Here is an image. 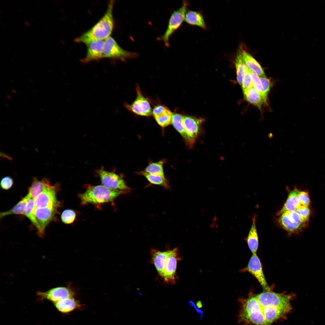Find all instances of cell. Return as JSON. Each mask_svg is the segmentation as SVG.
<instances>
[{"label":"cell","mask_w":325,"mask_h":325,"mask_svg":"<svg viewBox=\"0 0 325 325\" xmlns=\"http://www.w3.org/2000/svg\"><path fill=\"white\" fill-rule=\"evenodd\" d=\"M114 3V0L110 1L103 16L92 27L75 39L74 41L87 45L96 41L105 40L110 36L114 25L113 16Z\"/></svg>","instance_id":"obj_1"},{"label":"cell","mask_w":325,"mask_h":325,"mask_svg":"<svg viewBox=\"0 0 325 325\" xmlns=\"http://www.w3.org/2000/svg\"><path fill=\"white\" fill-rule=\"evenodd\" d=\"M240 308L238 315L239 323L245 324L266 325L264 315L256 295L252 294L246 299L238 300Z\"/></svg>","instance_id":"obj_2"},{"label":"cell","mask_w":325,"mask_h":325,"mask_svg":"<svg viewBox=\"0 0 325 325\" xmlns=\"http://www.w3.org/2000/svg\"><path fill=\"white\" fill-rule=\"evenodd\" d=\"M123 192L121 190L110 189L103 185L89 186L84 193L79 196L82 204H98L111 202Z\"/></svg>","instance_id":"obj_3"},{"label":"cell","mask_w":325,"mask_h":325,"mask_svg":"<svg viewBox=\"0 0 325 325\" xmlns=\"http://www.w3.org/2000/svg\"><path fill=\"white\" fill-rule=\"evenodd\" d=\"M295 296L294 294L279 293L271 290L264 291L256 295L261 307H275L286 310L289 313L292 309L290 301Z\"/></svg>","instance_id":"obj_4"},{"label":"cell","mask_w":325,"mask_h":325,"mask_svg":"<svg viewBox=\"0 0 325 325\" xmlns=\"http://www.w3.org/2000/svg\"><path fill=\"white\" fill-rule=\"evenodd\" d=\"M187 5V2L185 1L180 8L174 11L171 14L167 29L160 38L164 42L166 46H169V40L170 37L184 20Z\"/></svg>","instance_id":"obj_5"},{"label":"cell","mask_w":325,"mask_h":325,"mask_svg":"<svg viewBox=\"0 0 325 325\" xmlns=\"http://www.w3.org/2000/svg\"><path fill=\"white\" fill-rule=\"evenodd\" d=\"M138 56V54L136 53L127 51L122 48L111 36L104 40L103 58L123 60L127 58L136 57Z\"/></svg>","instance_id":"obj_6"},{"label":"cell","mask_w":325,"mask_h":325,"mask_svg":"<svg viewBox=\"0 0 325 325\" xmlns=\"http://www.w3.org/2000/svg\"><path fill=\"white\" fill-rule=\"evenodd\" d=\"M278 222L282 227L290 233L299 232L308 224L304 222L296 211H288L281 215Z\"/></svg>","instance_id":"obj_7"},{"label":"cell","mask_w":325,"mask_h":325,"mask_svg":"<svg viewBox=\"0 0 325 325\" xmlns=\"http://www.w3.org/2000/svg\"><path fill=\"white\" fill-rule=\"evenodd\" d=\"M56 195L55 186L50 184L46 187L34 199L35 208L49 207L57 209L60 204Z\"/></svg>","instance_id":"obj_8"},{"label":"cell","mask_w":325,"mask_h":325,"mask_svg":"<svg viewBox=\"0 0 325 325\" xmlns=\"http://www.w3.org/2000/svg\"><path fill=\"white\" fill-rule=\"evenodd\" d=\"M181 259L177 248L171 250L165 264L161 277L168 284H173L177 277L176 270L178 261Z\"/></svg>","instance_id":"obj_9"},{"label":"cell","mask_w":325,"mask_h":325,"mask_svg":"<svg viewBox=\"0 0 325 325\" xmlns=\"http://www.w3.org/2000/svg\"><path fill=\"white\" fill-rule=\"evenodd\" d=\"M103 185L115 190H125L129 189L123 178L119 175L112 172L101 169L97 171Z\"/></svg>","instance_id":"obj_10"},{"label":"cell","mask_w":325,"mask_h":325,"mask_svg":"<svg viewBox=\"0 0 325 325\" xmlns=\"http://www.w3.org/2000/svg\"><path fill=\"white\" fill-rule=\"evenodd\" d=\"M240 271L248 272L252 274L259 283L264 291L271 290L264 276L261 262L256 253L252 254L247 266Z\"/></svg>","instance_id":"obj_11"},{"label":"cell","mask_w":325,"mask_h":325,"mask_svg":"<svg viewBox=\"0 0 325 325\" xmlns=\"http://www.w3.org/2000/svg\"><path fill=\"white\" fill-rule=\"evenodd\" d=\"M36 295L39 301L46 300L54 303L67 298L73 297L74 293L67 287H58L45 292L38 291Z\"/></svg>","instance_id":"obj_12"},{"label":"cell","mask_w":325,"mask_h":325,"mask_svg":"<svg viewBox=\"0 0 325 325\" xmlns=\"http://www.w3.org/2000/svg\"><path fill=\"white\" fill-rule=\"evenodd\" d=\"M137 97L131 105L125 104L126 108L133 113L140 116H150L153 110L147 99L142 94L138 86H136Z\"/></svg>","instance_id":"obj_13"},{"label":"cell","mask_w":325,"mask_h":325,"mask_svg":"<svg viewBox=\"0 0 325 325\" xmlns=\"http://www.w3.org/2000/svg\"><path fill=\"white\" fill-rule=\"evenodd\" d=\"M203 120L190 116H184V128L189 139L188 147L191 148L200 133V125Z\"/></svg>","instance_id":"obj_14"},{"label":"cell","mask_w":325,"mask_h":325,"mask_svg":"<svg viewBox=\"0 0 325 325\" xmlns=\"http://www.w3.org/2000/svg\"><path fill=\"white\" fill-rule=\"evenodd\" d=\"M57 209L49 207L35 208L36 219L41 229V237L43 236L45 228L54 217Z\"/></svg>","instance_id":"obj_15"},{"label":"cell","mask_w":325,"mask_h":325,"mask_svg":"<svg viewBox=\"0 0 325 325\" xmlns=\"http://www.w3.org/2000/svg\"><path fill=\"white\" fill-rule=\"evenodd\" d=\"M104 40L96 41L87 45L86 55L80 60L81 62L87 63L103 58Z\"/></svg>","instance_id":"obj_16"},{"label":"cell","mask_w":325,"mask_h":325,"mask_svg":"<svg viewBox=\"0 0 325 325\" xmlns=\"http://www.w3.org/2000/svg\"><path fill=\"white\" fill-rule=\"evenodd\" d=\"M171 250L164 251L152 249L151 262L154 265L159 276L162 277L164 267Z\"/></svg>","instance_id":"obj_17"},{"label":"cell","mask_w":325,"mask_h":325,"mask_svg":"<svg viewBox=\"0 0 325 325\" xmlns=\"http://www.w3.org/2000/svg\"><path fill=\"white\" fill-rule=\"evenodd\" d=\"M53 304L56 309L63 314H67L76 310L82 309L84 307L73 297L67 298Z\"/></svg>","instance_id":"obj_18"},{"label":"cell","mask_w":325,"mask_h":325,"mask_svg":"<svg viewBox=\"0 0 325 325\" xmlns=\"http://www.w3.org/2000/svg\"><path fill=\"white\" fill-rule=\"evenodd\" d=\"M242 56L245 65L248 69L254 72L259 77L265 76L259 63L250 54L243 49Z\"/></svg>","instance_id":"obj_19"},{"label":"cell","mask_w":325,"mask_h":325,"mask_svg":"<svg viewBox=\"0 0 325 325\" xmlns=\"http://www.w3.org/2000/svg\"><path fill=\"white\" fill-rule=\"evenodd\" d=\"M299 191L296 188H295L289 193L286 203L278 213L279 215L288 211H296L301 206L298 197Z\"/></svg>","instance_id":"obj_20"},{"label":"cell","mask_w":325,"mask_h":325,"mask_svg":"<svg viewBox=\"0 0 325 325\" xmlns=\"http://www.w3.org/2000/svg\"><path fill=\"white\" fill-rule=\"evenodd\" d=\"M51 184L49 181L46 178H44L41 180H39L34 177L31 186L29 188L27 194L33 199L37 196L47 187Z\"/></svg>","instance_id":"obj_21"},{"label":"cell","mask_w":325,"mask_h":325,"mask_svg":"<svg viewBox=\"0 0 325 325\" xmlns=\"http://www.w3.org/2000/svg\"><path fill=\"white\" fill-rule=\"evenodd\" d=\"M243 92L245 99L249 103L261 110L265 103L261 96L253 87Z\"/></svg>","instance_id":"obj_22"},{"label":"cell","mask_w":325,"mask_h":325,"mask_svg":"<svg viewBox=\"0 0 325 325\" xmlns=\"http://www.w3.org/2000/svg\"><path fill=\"white\" fill-rule=\"evenodd\" d=\"M184 21L190 25L197 26L203 29L206 27L203 17L198 11L192 10L187 11Z\"/></svg>","instance_id":"obj_23"},{"label":"cell","mask_w":325,"mask_h":325,"mask_svg":"<svg viewBox=\"0 0 325 325\" xmlns=\"http://www.w3.org/2000/svg\"><path fill=\"white\" fill-rule=\"evenodd\" d=\"M31 198L29 195L27 194L11 209L4 212H1L0 218L10 215H24L28 202Z\"/></svg>","instance_id":"obj_24"},{"label":"cell","mask_w":325,"mask_h":325,"mask_svg":"<svg viewBox=\"0 0 325 325\" xmlns=\"http://www.w3.org/2000/svg\"><path fill=\"white\" fill-rule=\"evenodd\" d=\"M252 224L247 238L249 247L252 254L256 253L258 245V240L255 226V218L252 219Z\"/></svg>","instance_id":"obj_25"},{"label":"cell","mask_w":325,"mask_h":325,"mask_svg":"<svg viewBox=\"0 0 325 325\" xmlns=\"http://www.w3.org/2000/svg\"><path fill=\"white\" fill-rule=\"evenodd\" d=\"M184 116L180 114L172 113V124L185 139L186 144L188 146L189 139L184 125Z\"/></svg>","instance_id":"obj_26"},{"label":"cell","mask_w":325,"mask_h":325,"mask_svg":"<svg viewBox=\"0 0 325 325\" xmlns=\"http://www.w3.org/2000/svg\"><path fill=\"white\" fill-rule=\"evenodd\" d=\"M242 50L241 48L239 50L237 54L235 62L237 80L241 86L246 69L242 58Z\"/></svg>","instance_id":"obj_27"},{"label":"cell","mask_w":325,"mask_h":325,"mask_svg":"<svg viewBox=\"0 0 325 325\" xmlns=\"http://www.w3.org/2000/svg\"><path fill=\"white\" fill-rule=\"evenodd\" d=\"M35 208L34 199L31 198L28 202L24 215L30 220L36 228L38 230L39 236H40L41 229L39 224L36 219L34 212Z\"/></svg>","instance_id":"obj_28"},{"label":"cell","mask_w":325,"mask_h":325,"mask_svg":"<svg viewBox=\"0 0 325 325\" xmlns=\"http://www.w3.org/2000/svg\"><path fill=\"white\" fill-rule=\"evenodd\" d=\"M141 173L150 183L161 185L166 188H169L168 183L165 176L151 174L144 171L141 172Z\"/></svg>","instance_id":"obj_29"},{"label":"cell","mask_w":325,"mask_h":325,"mask_svg":"<svg viewBox=\"0 0 325 325\" xmlns=\"http://www.w3.org/2000/svg\"><path fill=\"white\" fill-rule=\"evenodd\" d=\"M172 113L168 108L154 118L161 126L166 127L172 124Z\"/></svg>","instance_id":"obj_30"},{"label":"cell","mask_w":325,"mask_h":325,"mask_svg":"<svg viewBox=\"0 0 325 325\" xmlns=\"http://www.w3.org/2000/svg\"><path fill=\"white\" fill-rule=\"evenodd\" d=\"M162 161L152 163L145 168L144 172L151 174L164 176Z\"/></svg>","instance_id":"obj_31"},{"label":"cell","mask_w":325,"mask_h":325,"mask_svg":"<svg viewBox=\"0 0 325 325\" xmlns=\"http://www.w3.org/2000/svg\"><path fill=\"white\" fill-rule=\"evenodd\" d=\"M252 77L253 87L259 93L262 98L265 104H267L268 97L263 91L262 83L259 76L256 73L248 69Z\"/></svg>","instance_id":"obj_32"},{"label":"cell","mask_w":325,"mask_h":325,"mask_svg":"<svg viewBox=\"0 0 325 325\" xmlns=\"http://www.w3.org/2000/svg\"><path fill=\"white\" fill-rule=\"evenodd\" d=\"M76 217V212L73 210L66 209L62 213L61 218L62 221L65 224H70L74 221Z\"/></svg>","instance_id":"obj_33"},{"label":"cell","mask_w":325,"mask_h":325,"mask_svg":"<svg viewBox=\"0 0 325 325\" xmlns=\"http://www.w3.org/2000/svg\"><path fill=\"white\" fill-rule=\"evenodd\" d=\"M296 212L302 221L308 225L311 215V211L308 206H301Z\"/></svg>","instance_id":"obj_34"},{"label":"cell","mask_w":325,"mask_h":325,"mask_svg":"<svg viewBox=\"0 0 325 325\" xmlns=\"http://www.w3.org/2000/svg\"><path fill=\"white\" fill-rule=\"evenodd\" d=\"M241 87L243 92L253 87L252 77L248 69H246L243 79Z\"/></svg>","instance_id":"obj_35"},{"label":"cell","mask_w":325,"mask_h":325,"mask_svg":"<svg viewBox=\"0 0 325 325\" xmlns=\"http://www.w3.org/2000/svg\"><path fill=\"white\" fill-rule=\"evenodd\" d=\"M298 197L301 206H308L310 204V200L308 192L299 191Z\"/></svg>","instance_id":"obj_36"},{"label":"cell","mask_w":325,"mask_h":325,"mask_svg":"<svg viewBox=\"0 0 325 325\" xmlns=\"http://www.w3.org/2000/svg\"><path fill=\"white\" fill-rule=\"evenodd\" d=\"M262 85L263 91L267 97L271 86L270 80L266 76L259 77Z\"/></svg>","instance_id":"obj_37"},{"label":"cell","mask_w":325,"mask_h":325,"mask_svg":"<svg viewBox=\"0 0 325 325\" xmlns=\"http://www.w3.org/2000/svg\"><path fill=\"white\" fill-rule=\"evenodd\" d=\"M13 183V180L11 177L9 176H6L2 179L0 186L2 189L7 190L11 187Z\"/></svg>","instance_id":"obj_38"},{"label":"cell","mask_w":325,"mask_h":325,"mask_svg":"<svg viewBox=\"0 0 325 325\" xmlns=\"http://www.w3.org/2000/svg\"><path fill=\"white\" fill-rule=\"evenodd\" d=\"M24 24L27 26H28V27L30 26V25H31L30 23L28 21H27V20H26V19H25V20H24Z\"/></svg>","instance_id":"obj_39"},{"label":"cell","mask_w":325,"mask_h":325,"mask_svg":"<svg viewBox=\"0 0 325 325\" xmlns=\"http://www.w3.org/2000/svg\"><path fill=\"white\" fill-rule=\"evenodd\" d=\"M197 305L199 308H201L202 307V304L200 301H198L197 302Z\"/></svg>","instance_id":"obj_40"},{"label":"cell","mask_w":325,"mask_h":325,"mask_svg":"<svg viewBox=\"0 0 325 325\" xmlns=\"http://www.w3.org/2000/svg\"><path fill=\"white\" fill-rule=\"evenodd\" d=\"M7 98H8L10 100H11V96L7 94Z\"/></svg>","instance_id":"obj_41"},{"label":"cell","mask_w":325,"mask_h":325,"mask_svg":"<svg viewBox=\"0 0 325 325\" xmlns=\"http://www.w3.org/2000/svg\"><path fill=\"white\" fill-rule=\"evenodd\" d=\"M11 91L14 93H16V91L12 89V90H11Z\"/></svg>","instance_id":"obj_42"},{"label":"cell","mask_w":325,"mask_h":325,"mask_svg":"<svg viewBox=\"0 0 325 325\" xmlns=\"http://www.w3.org/2000/svg\"><path fill=\"white\" fill-rule=\"evenodd\" d=\"M30 19H31V20H32V21H33V22H35V21H34V20H33V19H32V17H30Z\"/></svg>","instance_id":"obj_43"},{"label":"cell","mask_w":325,"mask_h":325,"mask_svg":"<svg viewBox=\"0 0 325 325\" xmlns=\"http://www.w3.org/2000/svg\"><path fill=\"white\" fill-rule=\"evenodd\" d=\"M6 5L8 8H10V6L9 5H8V4H6Z\"/></svg>","instance_id":"obj_44"},{"label":"cell","mask_w":325,"mask_h":325,"mask_svg":"<svg viewBox=\"0 0 325 325\" xmlns=\"http://www.w3.org/2000/svg\"><path fill=\"white\" fill-rule=\"evenodd\" d=\"M11 60H13V61H14V59H13V58H12V57H11Z\"/></svg>","instance_id":"obj_45"},{"label":"cell","mask_w":325,"mask_h":325,"mask_svg":"<svg viewBox=\"0 0 325 325\" xmlns=\"http://www.w3.org/2000/svg\"><path fill=\"white\" fill-rule=\"evenodd\" d=\"M20 11H21V12H22V13H23V11H22V10H21V9H20Z\"/></svg>","instance_id":"obj_46"},{"label":"cell","mask_w":325,"mask_h":325,"mask_svg":"<svg viewBox=\"0 0 325 325\" xmlns=\"http://www.w3.org/2000/svg\"><path fill=\"white\" fill-rule=\"evenodd\" d=\"M7 22L9 24H11V23L9 21H7Z\"/></svg>","instance_id":"obj_47"},{"label":"cell","mask_w":325,"mask_h":325,"mask_svg":"<svg viewBox=\"0 0 325 325\" xmlns=\"http://www.w3.org/2000/svg\"><path fill=\"white\" fill-rule=\"evenodd\" d=\"M0 18H1V19H2V20H3V18L2 17H1V16H0Z\"/></svg>","instance_id":"obj_48"},{"label":"cell","mask_w":325,"mask_h":325,"mask_svg":"<svg viewBox=\"0 0 325 325\" xmlns=\"http://www.w3.org/2000/svg\"><path fill=\"white\" fill-rule=\"evenodd\" d=\"M45 27L48 30V29L47 27L46 26H45Z\"/></svg>","instance_id":"obj_49"},{"label":"cell","mask_w":325,"mask_h":325,"mask_svg":"<svg viewBox=\"0 0 325 325\" xmlns=\"http://www.w3.org/2000/svg\"><path fill=\"white\" fill-rule=\"evenodd\" d=\"M2 12H3V11H2V10H1V11H0V13H1V14H2Z\"/></svg>","instance_id":"obj_50"},{"label":"cell","mask_w":325,"mask_h":325,"mask_svg":"<svg viewBox=\"0 0 325 325\" xmlns=\"http://www.w3.org/2000/svg\"><path fill=\"white\" fill-rule=\"evenodd\" d=\"M33 91H34V92H35V93L36 92V91L34 89H33Z\"/></svg>","instance_id":"obj_51"},{"label":"cell","mask_w":325,"mask_h":325,"mask_svg":"<svg viewBox=\"0 0 325 325\" xmlns=\"http://www.w3.org/2000/svg\"><path fill=\"white\" fill-rule=\"evenodd\" d=\"M37 3L40 6H41L39 2H37Z\"/></svg>","instance_id":"obj_52"},{"label":"cell","mask_w":325,"mask_h":325,"mask_svg":"<svg viewBox=\"0 0 325 325\" xmlns=\"http://www.w3.org/2000/svg\"><path fill=\"white\" fill-rule=\"evenodd\" d=\"M29 81H30L31 82H33V81H32V80H31V79H29Z\"/></svg>","instance_id":"obj_53"},{"label":"cell","mask_w":325,"mask_h":325,"mask_svg":"<svg viewBox=\"0 0 325 325\" xmlns=\"http://www.w3.org/2000/svg\"><path fill=\"white\" fill-rule=\"evenodd\" d=\"M14 8H15V9L16 10H17V8H16V7H14Z\"/></svg>","instance_id":"obj_54"},{"label":"cell","mask_w":325,"mask_h":325,"mask_svg":"<svg viewBox=\"0 0 325 325\" xmlns=\"http://www.w3.org/2000/svg\"><path fill=\"white\" fill-rule=\"evenodd\" d=\"M1 10L3 11L4 10V9H2Z\"/></svg>","instance_id":"obj_55"},{"label":"cell","mask_w":325,"mask_h":325,"mask_svg":"<svg viewBox=\"0 0 325 325\" xmlns=\"http://www.w3.org/2000/svg\"><path fill=\"white\" fill-rule=\"evenodd\" d=\"M23 73L24 74H25L26 75V73Z\"/></svg>","instance_id":"obj_56"}]
</instances>
